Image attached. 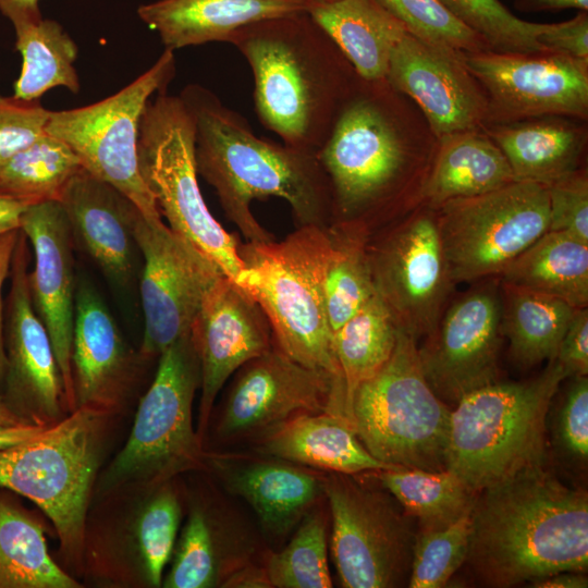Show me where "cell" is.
<instances>
[{
	"mask_svg": "<svg viewBox=\"0 0 588 588\" xmlns=\"http://www.w3.org/2000/svg\"><path fill=\"white\" fill-rule=\"evenodd\" d=\"M20 230L33 247L35 262L34 269L28 271L29 295L50 336L70 413L76 408L71 371L76 296L73 235L58 200L29 205L22 216Z\"/></svg>",
	"mask_w": 588,
	"mask_h": 588,
	"instance_id": "7402d4cb",
	"label": "cell"
},
{
	"mask_svg": "<svg viewBox=\"0 0 588 588\" xmlns=\"http://www.w3.org/2000/svg\"><path fill=\"white\" fill-rule=\"evenodd\" d=\"M528 586L534 588H586L588 578L581 572H560L538 579Z\"/></svg>",
	"mask_w": 588,
	"mask_h": 588,
	"instance_id": "11a10c76",
	"label": "cell"
},
{
	"mask_svg": "<svg viewBox=\"0 0 588 588\" xmlns=\"http://www.w3.org/2000/svg\"><path fill=\"white\" fill-rule=\"evenodd\" d=\"M28 265V240L20 230L4 308L7 369L1 394L25 422L48 427L63 418L66 405L50 336L32 304Z\"/></svg>",
	"mask_w": 588,
	"mask_h": 588,
	"instance_id": "d6986e66",
	"label": "cell"
},
{
	"mask_svg": "<svg viewBox=\"0 0 588 588\" xmlns=\"http://www.w3.org/2000/svg\"><path fill=\"white\" fill-rule=\"evenodd\" d=\"M501 293L494 282L474 287L445 306L418 348L433 392L454 406L499 377Z\"/></svg>",
	"mask_w": 588,
	"mask_h": 588,
	"instance_id": "ac0fdd59",
	"label": "cell"
},
{
	"mask_svg": "<svg viewBox=\"0 0 588 588\" xmlns=\"http://www.w3.org/2000/svg\"><path fill=\"white\" fill-rule=\"evenodd\" d=\"M253 549L248 534L234 518L219 526L204 510L195 507L174 548L162 587H224L231 576L252 563Z\"/></svg>",
	"mask_w": 588,
	"mask_h": 588,
	"instance_id": "4dcf8cb0",
	"label": "cell"
},
{
	"mask_svg": "<svg viewBox=\"0 0 588 588\" xmlns=\"http://www.w3.org/2000/svg\"><path fill=\"white\" fill-rule=\"evenodd\" d=\"M16 50L22 56V69L14 83L13 97L39 100L58 86L78 93L79 81L74 62L77 46L56 21L41 19L14 26Z\"/></svg>",
	"mask_w": 588,
	"mask_h": 588,
	"instance_id": "8d00e7d4",
	"label": "cell"
},
{
	"mask_svg": "<svg viewBox=\"0 0 588 588\" xmlns=\"http://www.w3.org/2000/svg\"><path fill=\"white\" fill-rule=\"evenodd\" d=\"M189 336L200 367L201 437L224 383L244 364L269 350L273 336L259 305L225 275L206 294Z\"/></svg>",
	"mask_w": 588,
	"mask_h": 588,
	"instance_id": "44dd1931",
	"label": "cell"
},
{
	"mask_svg": "<svg viewBox=\"0 0 588 588\" xmlns=\"http://www.w3.org/2000/svg\"><path fill=\"white\" fill-rule=\"evenodd\" d=\"M299 1L306 3V4H308L310 7L311 4H315V3H320V2L331 1V0H299Z\"/></svg>",
	"mask_w": 588,
	"mask_h": 588,
	"instance_id": "680465c9",
	"label": "cell"
},
{
	"mask_svg": "<svg viewBox=\"0 0 588 588\" xmlns=\"http://www.w3.org/2000/svg\"><path fill=\"white\" fill-rule=\"evenodd\" d=\"M50 112L39 100L0 95V168L46 133Z\"/></svg>",
	"mask_w": 588,
	"mask_h": 588,
	"instance_id": "bcb514c9",
	"label": "cell"
},
{
	"mask_svg": "<svg viewBox=\"0 0 588 588\" xmlns=\"http://www.w3.org/2000/svg\"><path fill=\"white\" fill-rule=\"evenodd\" d=\"M500 285L501 331L509 340L513 362L528 369L554 360L576 308L542 293Z\"/></svg>",
	"mask_w": 588,
	"mask_h": 588,
	"instance_id": "836d02e7",
	"label": "cell"
},
{
	"mask_svg": "<svg viewBox=\"0 0 588 588\" xmlns=\"http://www.w3.org/2000/svg\"><path fill=\"white\" fill-rule=\"evenodd\" d=\"M556 359L536 377L494 381L464 395L453 407L446 469L480 490L547 463V417L568 378Z\"/></svg>",
	"mask_w": 588,
	"mask_h": 588,
	"instance_id": "5b68a950",
	"label": "cell"
},
{
	"mask_svg": "<svg viewBox=\"0 0 588 588\" xmlns=\"http://www.w3.org/2000/svg\"><path fill=\"white\" fill-rule=\"evenodd\" d=\"M334 41L364 81L385 79L405 26L377 0H331L306 11Z\"/></svg>",
	"mask_w": 588,
	"mask_h": 588,
	"instance_id": "f546056e",
	"label": "cell"
},
{
	"mask_svg": "<svg viewBox=\"0 0 588 588\" xmlns=\"http://www.w3.org/2000/svg\"><path fill=\"white\" fill-rule=\"evenodd\" d=\"M256 441L268 456L328 473L354 476L395 469L373 457L348 421L332 413L297 416Z\"/></svg>",
	"mask_w": 588,
	"mask_h": 588,
	"instance_id": "83f0119b",
	"label": "cell"
},
{
	"mask_svg": "<svg viewBox=\"0 0 588 588\" xmlns=\"http://www.w3.org/2000/svg\"><path fill=\"white\" fill-rule=\"evenodd\" d=\"M550 201L549 231L574 236L588 243V177L577 171L548 186Z\"/></svg>",
	"mask_w": 588,
	"mask_h": 588,
	"instance_id": "7dc6e473",
	"label": "cell"
},
{
	"mask_svg": "<svg viewBox=\"0 0 588 588\" xmlns=\"http://www.w3.org/2000/svg\"><path fill=\"white\" fill-rule=\"evenodd\" d=\"M513 3L522 12L560 11L565 9L588 11V0H513Z\"/></svg>",
	"mask_w": 588,
	"mask_h": 588,
	"instance_id": "db71d44e",
	"label": "cell"
},
{
	"mask_svg": "<svg viewBox=\"0 0 588 588\" xmlns=\"http://www.w3.org/2000/svg\"><path fill=\"white\" fill-rule=\"evenodd\" d=\"M366 253L375 290L399 329L416 341L425 338L454 286L436 209L424 205L368 232Z\"/></svg>",
	"mask_w": 588,
	"mask_h": 588,
	"instance_id": "5bb4252c",
	"label": "cell"
},
{
	"mask_svg": "<svg viewBox=\"0 0 588 588\" xmlns=\"http://www.w3.org/2000/svg\"><path fill=\"white\" fill-rule=\"evenodd\" d=\"M371 475L417 522L419 531L439 530L453 524L471 510L478 493L448 469L395 468Z\"/></svg>",
	"mask_w": 588,
	"mask_h": 588,
	"instance_id": "d590c367",
	"label": "cell"
},
{
	"mask_svg": "<svg viewBox=\"0 0 588 588\" xmlns=\"http://www.w3.org/2000/svg\"><path fill=\"white\" fill-rule=\"evenodd\" d=\"M0 12L19 26L40 21L39 0H0Z\"/></svg>",
	"mask_w": 588,
	"mask_h": 588,
	"instance_id": "816d5d0a",
	"label": "cell"
},
{
	"mask_svg": "<svg viewBox=\"0 0 588 588\" xmlns=\"http://www.w3.org/2000/svg\"><path fill=\"white\" fill-rule=\"evenodd\" d=\"M30 204L0 193V236L20 230L22 216Z\"/></svg>",
	"mask_w": 588,
	"mask_h": 588,
	"instance_id": "f5cc1de1",
	"label": "cell"
},
{
	"mask_svg": "<svg viewBox=\"0 0 588 588\" xmlns=\"http://www.w3.org/2000/svg\"><path fill=\"white\" fill-rule=\"evenodd\" d=\"M464 24L479 34L491 51L534 53L546 51L537 41L544 24L514 15L500 0H441Z\"/></svg>",
	"mask_w": 588,
	"mask_h": 588,
	"instance_id": "60d3db41",
	"label": "cell"
},
{
	"mask_svg": "<svg viewBox=\"0 0 588 588\" xmlns=\"http://www.w3.org/2000/svg\"><path fill=\"white\" fill-rule=\"evenodd\" d=\"M465 563L486 587L531 584L588 568V494L547 463L480 490L470 511Z\"/></svg>",
	"mask_w": 588,
	"mask_h": 588,
	"instance_id": "6da1fadb",
	"label": "cell"
},
{
	"mask_svg": "<svg viewBox=\"0 0 588 588\" xmlns=\"http://www.w3.org/2000/svg\"><path fill=\"white\" fill-rule=\"evenodd\" d=\"M106 414L77 407L34 437L0 450V488L34 502L53 524L63 552L74 558L84 544Z\"/></svg>",
	"mask_w": 588,
	"mask_h": 588,
	"instance_id": "52a82bcc",
	"label": "cell"
},
{
	"mask_svg": "<svg viewBox=\"0 0 588 588\" xmlns=\"http://www.w3.org/2000/svg\"><path fill=\"white\" fill-rule=\"evenodd\" d=\"M399 330L391 311L376 292L334 331L333 347L344 383L345 407L357 387L388 362Z\"/></svg>",
	"mask_w": 588,
	"mask_h": 588,
	"instance_id": "74e56055",
	"label": "cell"
},
{
	"mask_svg": "<svg viewBox=\"0 0 588 588\" xmlns=\"http://www.w3.org/2000/svg\"><path fill=\"white\" fill-rule=\"evenodd\" d=\"M546 50L588 60V11L561 23L544 24L537 36Z\"/></svg>",
	"mask_w": 588,
	"mask_h": 588,
	"instance_id": "c3c4849f",
	"label": "cell"
},
{
	"mask_svg": "<svg viewBox=\"0 0 588 588\" xmlns=\"http://www.w3.org/2000/svg\"><path fill=\"white\" fill-rule=\"evenodd\" d=\"M299 0H157L137 9L140 20L174 51L230 37L261 20L307 11Z\"/></svg>",
	"mask_w": 588,
	"mask_h": 588,
	"instance_id": "4316f807",
	"label": "cell"
},
{
	"mask_svg": "<svg viewBox=\"0 0 588 588\" xmlns=\"http://www.w3.org/2000/svg\"><path fill=\"white\" fill-rule=\"evenodd\" d=\"M433 209L454 284L498 278L549 231L548 186L530 181L451 199Z\"/></svg>",
	"mask_w": 588,
	"mask_h": 588,
	"instance_id": "7c38bea8",
	"label": "cell"
},
{
	"mask_svg": "<svg viewBox=\"0 0 588 588\" xmlns=\"http://www.w3.org/2000/svg\"><path fill=\"white\" fill-rule=\"evenodd\" d=\"M45 427L35 425L0 426V450L19 444L41 431Z\"/></svg>",
	"mask_w": 588,
	"mask_h": 588,
	"instance_id": "9f6ffc18",
	"label": "cell"
},
{
	"mask_svg": "<svg viewBox=\"0 0 588 588\" xmlns=\"http://www.w3.org/2000/svg\"><path fill=\"white\" fill-rule=\"evenodd\" d=\"M212 462L228 491L254 510L268 538L287 535L324 495V477L282 460Z\"/></svg>",
	"mask_w": 588,
	"mask_h": 588,
	"instance_id": "d4e9b609",
	"label": "cell"
},
{
	"mask_svg": "<svg viewBox=\"0 0 588 588\" xmlns=\"http://www.w3.org/2000/svg\"><path fill=\"white\" fill-rule=\"evenodd\" d=\"M331 520V552L346 588H393L408 584L416 534L413 520L387 491L352 475L324 477Z\"/></svg>",
	"mask_w": 588,
	"mask_h": 588,
	"instance_id": "4fadbf2b",
	"label": "cell"
},
{
	"mask_svg": "<svg viewBox=\"0 0 588 588\" xmlns=\"http://www.w3.org/2000/svg\"><path fill=\"white\" fill-rule=\"evenodd\" d=\"M470 511L443 529L416 534L408 587L446 586L467 556Z\"/></svg>",
	"mask_w": 588,
	"mask_h": 588,
	"instance_id": "7bdbcfd3",
	"label": "cell"
},
{
	"mask_svg": "<svg viewBox=\"0 0 588 588\" xmlns=\"http://www.w3.org/2000/svg\"><path fill=\"white\" fill-rule=\"evenodd\" d=\"M434 162L420 191L422 205L489 193L517 181L504 154L479 128L439 138Z\"/></svg>",
	"mask_w": 588,
	"mask_h": 588,
	"instance_id": "1f68e13d",
	"label": "cell"
},
{
	"mask_svg": "<svg viewBox=\"0 0 588 588\" xmlns=\"http://www.w3.org/2000/svg\"><path fill=\"white\" fill-rule=\"evenodd\" d=\"M175 70L172 50L131 84L89 106L51 111L46 132L70 146L82 167L130 198L147 219L161 215L138 162L142 115L155 93L166 90Z\"/></svg>",
	"mask_w": 588,
	"mask_h": 588,
	"instance_id": "8fae6325",
	"label": "cell"
},
{
	"mask_svg": "<svg viewBox=\"0 0 588 588\" xmlns=\"http://www.w3.org/2000/svg\"><path fill=\"white\" fill-rule=\"evenodd\" d=\"M554 446L573 465L588 461V378L572 376L553 427Z\"/></svg>",
	"mask_w": 588,
	"mask_h": 588,
	"instance_id": "f6af8a7d",
	"label": "cell"
},
{
	"mask_svg": "<svg viewBox=\"0 0 588 588\" xmlns=\"http://www.w3.org/2000/svg\"><path fill=\"white\" fill-rule=\"evenodd\" d=\"M248 62L258 120L283 144L318 151L359 76L306 12L242 27L229 39Z\"/></svg>",
	"mask_w": 588,
	"mask_h": 588,
	"instance_id": "3957f363",
	"label": "cell"
},
{
	"mask_svg": "<svg viewBox=\"0 0 588 588\" xmlns=\"http://www.w3.org/2000/svg\"><path fill=\"white\" fill-rule=\"evenodd\" d=\"M402 109L385 79L359 77L317 151L331 187V222L368 233L402 210L413 163Z\"/></svg>",
	"mask_w": 588,
	"mask_h": 588,
	"instance_id": "277c9868",
	"label": "cell"
},
{
	"mask_svg": "<svg viewBox=\"0 0 588 588\" xmlns=\"http://www.w3.org/2000/svg\"><path fill=\"white\" fill-rule=\"evenodd\" d=\"M30 425L25 422L19 416H16L5 403L2 394L0 393V426H21Z\"/></svg>",
	"mask_w": 588,
	"mask_h": 588,
	"instance_id": "6f0895ef",
	"label": "cell"
},
{
	"mask_svg": "<svg viewBox=\"0 0 588 588\" xmlns=\"http://www.w3.org/2000/svg\"><path fill=\"white\" fill-rule=\"evenodd\" d=\"M180 97L195 125L197 173L248 243L273 241L254 217L255 199L285 200L296 228L331 222V187L317 151L258 137L247 121L211 90L187 85Z\"/></svg>",
	"mask_w": 588,
	"mask_h": 588,
	"instance_id": "7a4b0ae2",
	"label": "cell"
},
{
	"mask_svg": "<svg viewBox=\"0 0 588 588\" xmlns=\"http://www.w3.org/2000/svg\"><path fill=\"white\" fill-rule=\"evenodd\" d=\"M133 367V356L114 318L97 291L82 281L76 286L71 353L75 407L108 412L118 405Z\"/></svg>",
	"mask_w": 588,
	"mask_h": 588,
	"instance_id": "603a6c76",
	"label": "cell"
},
{
	"mask_svg": "<svg viewBox=\"0 0 588 588\" xmlns=\"http://www.w3.org/2000/svg\"><path fill=\"white\" fill-rule=\"evenodd\" d=\"M61 204L73 235L115 282L124 284L133 270L134 229L142 213L114 186L82 168L66 184Z\"/></svg>",
	"mask_w": 588,
	"mask_h": 588,
	"instance_id": "cb8c5ba5",
	"label": "cell"
},
{
	"mask_svg": "<svg viewBox=\"0 0 588 588\" xmlns=\"http://www.w3.org/2000/svg\"><path fill=\"white\" fill-rule=\"evenodd\" d=\"M385 81L417 102L438 138L481 128L487 121L486 95L453 49L406 32L392 51Z\"/></svg>",
	"mask_w": 588,
	"mask_h": 588,
	"instance_id": "ffe728a7",
	"label": "cell"
},
{
	"mask_svg": "<svg viewBox=\"0 0 588 588\" xmlns=\"http://www.w3.org/2000/svg\"><path fill=\"white\" fill-rule=\"evenodd\" d=\"M236 284L262 309L274 343L297 363L342 379L318 282L297 230L281 242L240 243Z\"/></svg>",
	"mask_w": 588,
	"mask_h": 588,
	"instance_id": "30bf717a",
	"label": "cell"
},
{
	"mask_svg": "<svg viewBox=\"0 0 588 588\" xmlns=\"http://www.w3.org/2000/svg\"><path fill=\"white\" fill-rule=\"evenodd\" d=\"M406 30L461 53L491 50L487 41L455 16L441 0H377Z\"/></svg>",
	"mask_w": 588,
	"mask_h": 588,
	"instance_id": "ee69618b",
	"label": "cell"
},
{
	"mask_svg": "<svg viewBox=\"0 0 588 588\" xmlns=\"http://www.w3.org/2000/svg\"><path fill=\"white\" fill-rule=\"evenodd\" d=\"M488 101L485 124L538 117H588V60L542 51L462 53ZM483 124V125H485Z\"/></svg>",
	"mask_w": 588,
	"mask_h": 588,
	"instance_id": "e0dca14e",
	"label": "cell"
},
{
	"mask_svg": "<svg viewBox=\"0 0 588 588\" xmlns=\"http://www.w3.org/2000/svg\"><path fill=\"white\" fill-rule=\"evenodd\" d=\"M452 406L427 382L417 341L399 330L392 355L362 382L345 418L378 461L393 468L446 469Z\"/></svg>",
	"mask_w": 588,
	"mask_h": 588,
	"instance_id": "8992f818",
	"label": "cell"
},
{
	"mask_svg": "<svg viewBox=\"0 0 588 588\" xmlns=\"http://www.w3.org/2000/svg\"><path fill=\"white\" fill-rule=\"evenodd\" d=\"M569 377L588 373V309L576 308L555 358Z\"/></svg>",
	"mask_w": 588,
	"mask_h": 588,
	"instance_id": "681fc988",
	"label": "cell"
},
{
	"mask_svg": "<svg viewBox=\"0 0 588 588\" xmlns=\"http://www.w3.org/2000/svg\"><path fill=\"white\" fill-rule=\"evenodd\" d=\"M195 125L180 96L159 91L142 115L138 162L142 177L169 228L236 283L244 265L240 241L211 215L200 192L194 156Z\"/></svg>",
	"mask_w": 588,
	"mask_h": 588,
	"instance_id": "ba28073f",
	"label": "cell"
},
{
	"mask_svg": "<svg viewBox=\"0 0 588 588\" xmlns=\"http://www.w3.org/2000/svg\"><path fill=\"white\" fill-rule=\"evenodd\" d=\"M344 408L343 380L297 363L273 341L236 371L217 431L222 440H258L304 414L332 413L345 418Z\"/></svg>",
	"mask_w": 588,
	"mask_h": 588,
	"instance_id": "9a60e30c",
	"label": "cell"
},
{
	"mask_svg": "<svg viewBox=\"0 0 588 588\" xmlns=\"http://www.w3.org/2000/svg\"><path fill=\"white\" fill-rule=\"evenodd\" d=\"M485 133L504 154L517 181L551 185L578 170L587 128L560 115L488 123Z\"/></svg>",
	"mask_w": 588,
	"mask_h": 588,
	"instance_id": "f1b7e54d",
	"label": "cell"
},
{
	"mask_svg": "<svg viewBox=\"0 0 588 588\" xmlns=\"http://www.w3.org/2000/svg\"><path fill=\"white\" fill-rule=\"evenodd\" d=\"M49 554L41 526L0 495V588H77Z\"/></svg>",
	"mask_w": 588,
	"mask_h": 588,
	"instance_id": "e575fe53",
	"label": "cell"
},
{
	"mask_svg": "<svg viewBox=\"0 0 588 588\" xmlns=\"http://www.w3.org/2000/svg\"><path fill=\"white\" fill-rule=\"evenodd\" d=\"M200 367L189 334L159 356L154 381L140 399L124 446L107 468L103 492L126 486H161L204 465L193 403Z\"/></svg>",
	"mask_w": 588,
	"mask_h": 588,
	"instance_id": "9c48e42d",
	"label": "cell"
},
{
	"mask_svg": "<svg viewBox=\"0 0 588 588\" xmlns=\"http://www.w3.org/2000/svg\"><path fill=\"white\" fill-rule=\"evenodd\" d=\"M500 282L542 293L575 308L588 305V243L547 231L498 277Z\"/></svg>",
	"mask_w": 588,
	"mask_h": 588,
	"instance_id": "d6a6232c",
	"label": "cell"
},
{
	"mask_svg": "<svg viewBox=\"0 0 588 588\" xmlns=\"http://www.w3.org/2000/svg\"><path fill=\"white\" fill-rule=\"evenodd\" d=\"M20 230L11 231L0 236V387L3 385L7 356L4 347V302L2 289L5 279L10 274L13 254L17 241Z\"/></svg>",
	"mask_w": 588,
	"mask_h": 588,
	"instance_id": "f907efd6",
	"label": "cell"
},
{
	"mask_svg": "<svg viewBox=\"0 0 588 588\" xmlns=\"http://www.w3.org/2000/svg\"><path fill=\"white\" fill-rule=\"evenodd\" d=\"M180 520L181 504L168 482L160 486L137 517V552L144 576L152 587L162 586L163 571L175 548Z\"/></svg>",
	"mask_w": 588,
	"mask_h": 588,
	"instance_id": "b9f144b4",
	"label": "cell"
},
{
	"mask_svg": "<svg viewBox=\"0 0 588 588\" xmlns=\"http://www.w3.org/2000/svg\"><path fill=\"white\" fill-rule=\"evenodd\" d=\"M134 238L144 258L140 356L151 358L189 334L206 294L223 274L161 219H147L140 213Z\"/></svg>",
	"mask_w": 588,
	"mask_h": 588,
	"instance_id": "2e32d148",
	"label": "cell"
},
{
	"mask_svg": "<svg viewBox=\"0 0 588 588\" xmlns=\"http://www.w3.org/2000/svg\"><path fill=\"white\" fill-rule=\"evenodd\" d=\"M82 168L70 146L46 132L0 168V193L30 205L58 200Z\"/></svg>",
	"mask_w": 588,
	"mask_h": 588,
	"instance_id": "f35d334b",
	"label": "cell"
},
{
	"mask_svg": "<svg viewBox=\"0 0 588 588\" xmlns=\"http://www.w3.org/2000/svg\"><path fill=\"white\" fill-rule=\"evenodd\" d=\"M265 571L271 587H332L322 515L307 513L291 541L279 552L269 555Z\"/></svg>",
	"mask_w": 588,
	"mask_h": 588,
	"instance_id": "ab89813d",
	"label": "cell"
},
{
	"mask_svg": "<svg viewBox=\"0 0 588 588\" xmlns=\"http://www.w3.org/2000/svg\"><path fill=\"white\" fill-rule=\"evenodd\" d=\"M296 230L334 333L376 293L366 253L367 232L335 222Z\"/></svg>",
	"mask_w": 588,
	"mask_h": 588,
	"instance_id": "484cf974",
	"label": "cell"
}]
</instances>
